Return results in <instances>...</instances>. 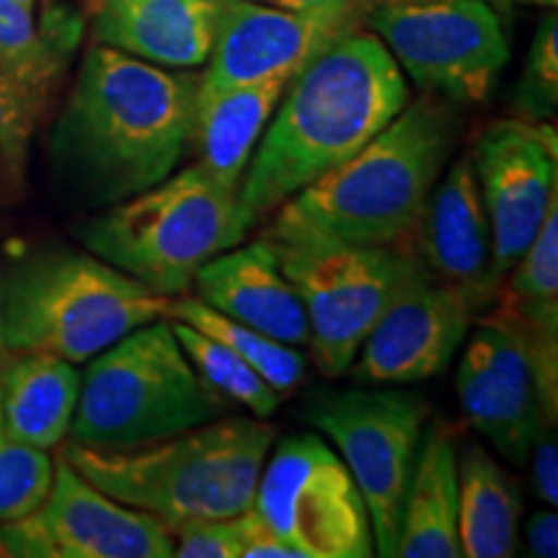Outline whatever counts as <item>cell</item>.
I'll return each mask as SVG.
<instances>
[{
  "instance_id": "obj_1",
  "label": "cell",
  "mask_w": 558,
  "mask_h": 558,
  "mask_svg": "<svg viewBox=\"0 0 558 558\" xmlns=\"http://www.w3.org/2000/svg\"><path fill=\"white\" fill-rule=\"evenodd\" d=\"M199 75L94 45L54 122V177L75 202L111 207L177 171L192 148Z\"/></svg>"
},
{
  "instance_id": "obj_2",
  "label": "cell",
  "mask_w": 558,
  "mask_h": 558,
  "mask_svg": "<svg viewBox=\"0 0 558 558\" xmlns=\"http://www.w3.org/2000/svg\"><path fill=\"white\" fill-rule=\"evenodd\" d=\"M239 190L246 233L300 190L360 153L409 104V86L373 32L333 39L292 75Z\"/></svg>"
},
{
  "instance_id": "obj_3",
  "label": "cell",
  "mask_w": 558,
  "mask_h": 558,
  "mask_svg": "<svg viewBox=\"0 0 558 558\" xmlns=\"http://www.w3.org/2000/svg\"><path fill=\"white\" fill-rule=\"evenodd\" d=\"M456 148L450 109L427 94L407 104L360 153L279 205L262 239L393 246L414 228Z\"/></svg>"
},
{
  "instance_id": "obj_4",
  "label": "cell",
  "mask_w": 558,
  "mask_h": 558,
  "mask_svg": "<svg viewBox=\"0 0 558 558\" xmlns=\"http://www.w3.org/2000/svg\"><path fill=\"white\" fill-rule=\"evenodd\" d=\"M275 439L277 429L259 416L215 418L128 450L68 442L60 458L104 494L173 530L248 512Z\"/></svg>"
},
{
  "instance_id": "obj_5",
  "label": "cell",
  "mask_w": 558,
  "mask_h": 558,
  "mask_svg": "<svg viewBox=\"0 0 558 558\" xmlns=\"http://www.w3.org/2000/svg\"><path fill=\"white\" fill-rule=\"evenodd\" d=\"M78 235L90 254L143 288L177 298L213 256L239 246L246 228L239 192L192 163L86 220Z\"/></svg>"
},
{
  "instance_id": "obj_6",
  "label": "cell",
  "mask_w": 558,
  "mask_h": 558,
  "mask_svg": "<svg viewBox=\"0 0 558 558\" xmlns=\"http://www.w3.org/2000/svg\"><path fill=\"white\" fill-rule=\"evenodd\" d=\"M90 360L81 378L70 442L104 450L140 448L215 422L228 409L186 357L166 318L140 326Z\"/></svg>"
},
{
  "instance_id": "obj_7",
  "label": "cell",
  "mask_w": 558,
  "mask_h": 558,
  "mask_svg": "<svg viewBox=\"0 0 558 558\" xmlns=\"http://www.w3.org/2000/svg\"><path fill=\"white\" fill-rule=\"evenodd\" d=\"M166 300L99 256L45 251L0 284L3 341L9 352H45L78 365L163 318Z\"/></svg>"
},
{
  "instance_id": "obj_8",
  "label": "cell",
  "mask_w": 558,
  "mask_h": 558,
  "mask_svg": "<svg viewBox=\"0 0 558 558\" xmlns=\"http://www.w3.org/2000/svg\"><path fill=\"white\" fill-rule=\"evenodd\" d=\"M429 407L401 388H352L318 396L305 422L324 432L357 481L373 522L375 550L396 556L411 473Z\"/></svg>"
},
{
  "instance_id": "obj_9",
  "label": "cell",
  "mask_w": 558,
  "mask_h": 558,
  "mask_svg": "<svg viewBox=\"0 0 558 558\" xmlns=\"http://www.w3.org/2000/svg\"><path fill=\"white\" fill-rule=\"evenodd\" d=\"M365 24L416 86L460 104L484 101L509 60L486 0H375Z\"/></svg>"
},
{
  "instance_id": "obj_10",
  "label": "cell",
  "mask_w": 558,
  "mask_h": 558,
  "mask_svg": "<svg viewBox=\"0 0 558 558\" xmlns=\"http://www.w3.org/2000/svg\"><path fill=\"white\" fill-rule=\"evenodd\" d=\"M256 514L295 558H367L373 522L341 456L316 435H295L264 460Z\"/></svg>"
},
{
  "instance_id": "obj_11",
  "label": "cell",
  "mask_w": 558,
  "mask_h": 558,
  "mask_svg": "<svg viewBox=\"0 0 558 558\" xmlns=\"http://www.w3.org/2000/svg\"><path fill=\"white\" fill-rule=\"evenodd\" d=\"M267 241V239H264ZM303 300L313 362L326 378H341L378 320L399 277L407 248L347 243L267 241Z\"/></svg>"
},
{
  "instance_id": "obj_12",
  "label": "cell",
  "mask_w": 558,
  "mask_h": 558,
  "mask_svg": "<svg viewBox=\"0 0 558 558\" xmlns=\"http://www.w3.org/2000/svg\"><path fill=\"white\" fill-rule=\"evenodd\" d=\"M173 550V533L163 522L104 494L65 458L54 463L45 505L19 520L0 522V556L171 558Z\"/></svg>"
},
{
  "instance_id": "obj_13",
  "label": "cell",
  "mask_w": 558,
  "mask_h": 558,
  "mask_svg": "<svg viewBox=\"0 0 558 558\" xmlns=\"http://www.w3.org/2000/svg\"><path fill=\"white\" fill-rule=\"evenodd\" d=\"M473 316L476 311L469 300L432 275L407 248L399 277L349 375L367 388L437 378L469 337Z\"/></svg>"
},
{
  "instance_id": "obj_14",
  "label": "cell",
  "mask_w": 558,
  "mask_h": 558,
  "mask_svg": "<svg viewBox=\"0 0 558 558\" xmlns=\"http://www.w3.org/2000/svg\"><path fill=\"white\" fill-rule=\"evenodd\" d=\"M375 0H339L320 9H282L254 0H222L213 52L197 96L264 78H292L320 50L362 29Z\"/></svg>"
},
{
  "instance_id": "obj_15",
  "label": "cell",
  "mask_w": 558,
  "mask_h": 558,
  "mask_svg": "<svg viewBox=\"0 0 558 558\" xmlns=\"http://www.w3.org/2000/svg\"><path fill=\"white\" fill-rule=\"evenodd\" d=\"M471 160L492 226L494 271L505 284L558 202L556 130L548 122L499 120L481 132Z\"/></svg>"
},
{
  "instance_id": "obj_16",
  "label": "cell",
  "mask_w": 558,
  "mask_h": 558,
  "mask_svg": "<svg viewBox=\"0 0 558 558\" xmlns=\"http://www.w3.org/2000/svg\"><path fill=\"white\" fill-rule=\"evenodd\" d=\"M456 388L465 418L512 465H525L541 432L556 424L533 352L499 311L471 337Z\"/></svg>"
},
{
  "instance_id": "obj_17",
  "label": "cell",
  "mask_w": 558,
  "mask_h": 558,
  "mask_svg": "<svg viewBox=\"0 0 558 558\" xmlns=\"http://www.w3.org/2000/svg\"><path fill=\"white\" fill-rule=\"evenodd\" d=\"M401 243L432 275L456 288L473 311L497 303L494 241L471 156H460L439 177Z\"/></svg>"
},
{
  "instance_id": "obj_18",
  "label": "cell",
  "mask_w": 558,
  "mask_h": 558,
  "mask_svg": "<svg viewBox=\"0 0 558 558\" xmlns=\"http://www.w3.org/2000/svg\"><path fill=\"white\" fill-rule=\"evenodd\" d=\"M222 0H86L96 45L153 65L192 70L213 52Z\"/></svg>"
},
{
  "instance_id": "obj_19",
  "label": "cell",
  "mask_w": 558,
  "mask_h": 558,
  "mask_svg": "<svg viewBox=\"0 0 558 558\" xmlns=\"http://www.w3.org/2000/svg\"><path fill=\"white\" fill-rule=\"evenodd\" d=\"M202 303L288 347H308L303 300L264 239L213 256L194 277Z\"/></svg>"
},
{
  "instance_id": "obj_20",
  "label": "cell",
  "mask_w": 558,
  "mask_h": 558,
  "mask_svg": "<svg viewBox=\"0 0 558 558\" xmlns=\"http://www.w3.org/2000/svg\"><path fill=\"white\" fill-rule=\"evenodd\" d=\"M290 78H264L243 83L218 94L197 96L192 128V148L197 163L220 184L239 192L254 158L256 145L275 114Z\"/></svg>"
},
{
  "instance_id": "obj_21",
  "label": "cell",
  "mask_w": 558,
  "mask_h": 558,
  "mask_svg": "<svg viewBox=\"0 0 558 558\" xmlns=\"http://www.w3.org/2000/svg\"><path fill=\"white\" fill-rule=\"evenodd\" d=\"M499 290V313L525 339L548 409L558 411V202Z\"/></svg>"
},
{
  "instance_id": "obj_22",
  "label": "cell",
  "mask_w": 558,
  "mask_h": 558,
  "mask_svg": "<svg viewBox=\"0 0 558 558\" xmlns=\"http://www.w3.org/2000/svg\"><path fill=\"white\" fill-rule=\"evenodd\" d=\"M78 393L81 375L73 362L19 352L0 369V424L21 442L52 450L68 437Z\"/></svg>"
},
{
  "instance_id": "obj_23",
  "label": "cell",
  "mask_w": 558,
  "mask_h": 558,
  "mask_svg": "<svg viewBox=\"0 0 558 558\" xmlns=\"http://www.w3.org/2000/svg\"><path fill=\"white\" fill-rule=\"evenodd\" d=\"M396 556L458 558V448L450 429L437 424L418 445Z\"/></svg>"
},
{
  "instance_id": "obj_24",
  "label": "cell",
  "mask_w": 558,
  "mask_h": 558,
  "mask_svg": "<svg viewBox=\"0 0 558 558\" xmlns=\"http://www.w3.org/2000/svg\"><path fill=\"white\" fill-rule=\"evenodd\" d=\"M520 486L481 445L458 450L460 556L507 558L518 554Z\"/></svg>"
},
{
  "instance_id": "obj_25",
  "label": "cell",
  "mask_w": 558,
  "mask_h": 558,
  "mask_svg": "<svg viewBox=\"0 0 558 558\" xmlns=\"http://www.w3.org/2000/svg\"><path fill=\"white\" fill-rule=\"evenodd\" d=\"M83 19L54 9L37 21L34 9L0 0V68L34 101H45L78 45Z\"/></svg>"
},
{
  "instance_id": "obj_26",
  "label": "cell",
  "mask_w": 558,
  "mask_h": 558,
  "mask_svg": "<svg viewBox=\"0 0 558 558\" xmlns=\"http://www.w3.org/2000/svg\"><path fill=\"white\" fill-rule=\"evenodd\" d=\"M163 318L181 320V324L222 341L239 357L246 360L282 399L303 380L305 357L298 347L282 344V341H275L267 333L241 324V320L222 316V313L202 303L197 295H177L166 300Z\"/></svg>"
},
{
  "instance_id": "obj_27",
  "label": "cell",
  "mask_w": 558,
  "mask_h": 558,
  "mask_svg": "<svg viewBox=\"0 0 558 558\" xmlns=\"http://www.w3.org/2000/svg\"><path fill=\"white\" fill-rule=\"evenodd\" d=\"M169 320V318H166ZM173 337L179 339L181 349L197 373L213 386L226 401L241 403L251 414L259 418H269L282 403V396L269 386L267 380L248 365L246 360L239 357L233 349L222 344V341L207 337L192 326L181 324V320H169Z\"/></svg>"
},
{
  "instance_id": "obj_28",
  "label": "cell",
  "mask_w": 558,
  "mask_h": 558,
  "mask_svg": "<svg viewBox=\"0 0 558 558\" xmlns=\"http://www.w3.org/2000/svg\"><path fill=\"white\" fill-rule=\"evenodd\" d=\"M54 463L47 450L11 437L0 424V522L32 514L50 497Z\"/></svg>"
},
{
  "instance_id": "obj_29",
  "label": "cell",
  "mask_w": 558,
  "mask_h": 558,
  "mask_svg": "<svg viewBox=\"0 0 558 558\" xmlns=\"http://www.w3.org/2000/svg\"><path fill=\"white\" fill-rule=\"evenodd\" d=\"M558 101V19L548 13L535 32L525 73L518 86V107L527 120L548 122Z\"/></svg>"
},
{
  "instance_id": "obj_30",
  "label": "cell",
  "mask_w": 558,
  "mask_h": 558,
  "mask_svg": "<svg viewBox=\"0 0 558 558\" xmlns=\"http://www.w3.org/2000/svg\"><path fill=\"white\" fill-rule=\"evenodd\" d=\"M262 518L256 509L220 520H197L173 527V543L179 558H246V550L259 530Z\"/></svg>"
},
{
  "instance_id": "obj_31",
  "label": "cell",
  "mask_w": 558,
  "mask_h": 558,
  "mask_svg": "<svg viewBox=\"0 0 558 558\" xmlns=\"http://www.w3.org/2000/svg\"><path fill=\"white\" fill-rule=\"evenodd\" d=\"M37 111V104L0 96V192L21 177Z\"/></svg>"
},
{
  "instance_id": "obj_32",
  "label": "cell",
  "mask_w": 558,
  "mask_h": 558,
  "mask_svg": "<svg viewBox=\"0 0 558 558\" xmlns=\"http://www.w3.org/2000/svg\"><path fill=\"white\" fill-rule=\"evenodd\" d=\"M530 471H533V486L535 494H538L541 501L546 507L558 505V448L554 427L541 432L538 439L530 448Z\"/></svg>"
},
{
  "instance_id": "obj_33",
  "label": "cell",
  "mask_w": 558,
  "mask_h": 558,
  "mask_svg": "<svg viewBox=\"0 0 558 558\" xmlns=\"http://www.w3.org/2000/svg\"><path fill=\"white\" fill-rule=\"evenodd\" d=\"M527 556L533 558H556L558 554V518L554 507L543 509L527 518L525 525Z\"/></svg>"
},
{
  "instance_id": "obj_34",
  "label": "cell",
  "mask_w": 558,
  "mask_h": 558,
  "mask_svg": "<svg viewBox=\"0 0 558 558\" xmlns=\"http://www.w3.org/2000/svg\"><path fill=\"white\" fill-rule=\"evenodd\" d=\"M0 96H11V99H21V101H32V104H37V107H41L39 101H34L29 94H24V90L19 88V83L11 78L9 73H5L3 68H0Z\"/></svg>"
},
{
  "instance_id": "obj_35",
  "label": "cell",
  "mask_w": 558,
  "mask_h": 558,
  "mask_svg": "<svg viewBox=\"0 0 558 558\" xmlns=\"http://www.w3.org/2000/svg\"><path fill=\"white\" fill-rule=\"evenodd\" d=\"M275 5H282V9H295V11H303V9H320V5H331V3H339V0H271Z\"/></svg>"
},
{
  "instance_id": "obj_36",
  "label": "cell",
  "mask_w": 558,
  "mask_h": 558,
  "mask_svg": "<svg viewBox=\"0 0 558 558\" xmlns=\"http://www.w3.org/2000/svg\"><path fill=\"white\" fill-rule=\"evenodd\" d=\"M488 5L499 13L501 21L505 19L509 21V16H512V9H514V0H488Z\"/></svg>"
},
{
  "instance_id": "obj_37",
  "label": "cell",
  "mask_w": 558,
  "mask_h": 558,
  "mask_svg": "<svg viewBox=\"0 0 558 558\" xmlns=\"http://www.w3.org/2000/svg\"><path fill=\"white\" fill-rule=\"evenodd\" d=\"M518 3H530V5H543V9H556V0H514Z\"/></svg>"
},
{
  "instance_id": "obj_38",
  "label": "cell",
  "mask_w": 558,
  "mask_h": 558,
  "mask_svg": "<svg viewBox=\"0 0 558 558\" xmlns=\"http://www.w3.org/2000/svg\"><path fill=\"white\" fill-rule=\"evenodd\" d=\"M9 354V349H5V341H3V320H0V360Z\"/></svg>"
},
{
  "instance_id": "obj_39",
  "label": "cell",
  "mask_w": 558,
  "mask_h": 558,
  "mask_svg": "<svg viewBox=\"0 0 558 558\" xmlns=\"http://www.w3.org/2000/svg\"><path fill=\"white\" fill-rule=\"evenodd\" d=\"M11 3L26 5V9H37V0H11Z\"/></svg>"
},
{
  "instance_id": "obj_40",
  "label": "cell",
  "mask_w": 558,
  "mask_h": 558,
  "mask_svg": "<svg viewBox=\"0 0 558 558\" xmlns=\"http://www.w3.org/2000/svg\"><path fill=\"white\" fill-rule=\"evenodd\" d=\"M254 3H271V0H254Z\"/></svg>"
}]
</instances>
